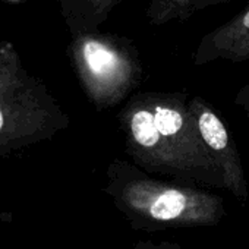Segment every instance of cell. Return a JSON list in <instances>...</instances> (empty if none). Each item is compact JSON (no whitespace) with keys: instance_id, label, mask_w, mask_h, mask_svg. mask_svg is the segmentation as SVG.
Segmentation results:
<instances>
[{"instance_id":"obj_1","label":"cell","mask_w":249,"mask_h":249,"mask_svg":"<svg viewBox=\"0 0 249 249\" xmlns=\"http://www.w3.org/2000/svg\"><path fill=\"white\" fill-rule=\"evenodd\" d=\"M120 119L128 151L144 167L226 188L183 95L135 97L123 108Z\"/></svg>"},{"instance_id":"obj_2","label":"cell","mask_w":249,"mask_h":249,"mask_svg":"<svg viewBox=\"0 0 249 249\" xmlns=\"http://www.w3.org/2000/svg\"><path fill=\"white\" fill-rule=\"evenodd\" d=\"M68 123L46 85L24 68L15 46L0 43V150L43 141Z\"/></svg>"},{"instance_id":"obj_3","label":"cell","mask_w":249,"mask_h":249,"mask_svg":"<svg viewBox=\"0 0 249 249\" xmlns=\"http://www.w3.org/2000/svg\"><path fill=\"white\" fill-rule=\"evenodd\" d=\"M113 196L124 214L144 227L214 224L224 213L221 199L211 194L145 176L114 180Z\"/></svg>"},{"instance_id":"obj_4","label":"cell","mask_w":249,"mask_h":249,"mask_svg":"<svg viewBox=\"0 0 249 249\" xmlns=\"http://www.w3.org/2000/svg\"><path fill=\"white\" fill-rule=\"evenodd\" d=\"M71 52L82 88L100 108L123 100L141 75L131 52L107 36L79 34Z\"/></svg>"},{"instance_id":"obj_5","label":"cell","mask_w":249,"mask_h":249,"mask_svg":"<svg viewBox=\"0 0 249 249\" xmlns=\"http://www.w3.org/2000/svg\"><path fill=\"white\" fill-rule=\"evenodd\" d=\"M189 107L196 120L202 141L224 178L226 188L234 195L246 198L248 192L240 157L224 123L213 107L199 97L191 98Z\"/></svg>"},{"instance_id":"obj_6","label":"cell","mask_w":249,"mask_h":249,"mask_svg":"<svg viewBox=\"0 0 249 249\" xmlns=\"http://www.w3.org/2000/svg\"><path fill=\"white\" fill-rule=\"evenodd\" d=\"M217 59L230 62L249 60V9L214 30L201 41L195 63Z\"/></svg>"},{"instance_id":"obj_7","label":"cell","mask_w":249,"mask_h":249,"mask_svg":"<svg viewBox=\"0 0 249 249\" xmlns=\"http://www.w3.org/2000/svg\"><path fill=\"white\" fill-rule=\"evenodd\" d=\"M223 2V0H153L148 17L153 24L160 25L172 19H182L205 6Z\"/></svg>"},{"instance_id":"obj_8","label":"cell","mask_w":249,"mask_h":249,"mask_svg":"<svg viewBox=\"0 0 249 249\" xmlns=\"http://www.w3.org/2000/svg\"><path fill=\"white\" fill-rule=\"evenodd\" d=\"M9 2H19V0H9Z\"/></svg>"}]
</instances>
